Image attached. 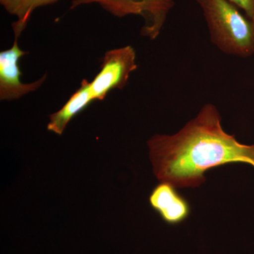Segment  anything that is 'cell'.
I'll list each match as a JSON object with an SVG mask.
<instances>
[{"mask_svg":"<svg viewBox=\"0 0 254 254\" xmlns=\"http://www.w3.org/2000/svg\"><path fill=\"white\" fill-rule=\"evenodd\" d=\"M218 110L211 103L174 135L155 134L148 142L155 176L175 188L198 187L205 172L227 164L254 168V145L240 143L222 128Z\"/></svg>","mask_w":254,"mask_h":254,"instance_id":"obj_1","label":"cell"},{"mask_svg":"<svg viewBox=\"0 0 254 254\" xmlns=\"http://www.w3.org/2000/svg\"><path fill=\"white\" fill-rule=\"evenodd\" d=\"M210 41L222 53L247 58L254 54V22L230 0H196Z\"/></svg>","mask_w":254,"mask_h":254,"instance_id":"obj_2","label":"cell"},{"mask_svg":"<svg viewBox=\"0 0 254 254\" xmlns=\"http://www.w3.org/2000/svg\"><path fill=\"white\" fill-rule=\"evenodd\" d=\"M93 3L116 17L141 16L143 20L141 35L151 41L160 34L169 13L175 6L173 0H72L70 9Z\"/></svg>","mask_w":254,"mask_h":254,"instance_id":"obj_3","label":"cell"},{"mask_svg":"<svg viewBox=\"0 0 254 254\" xmlns=\"http://www.w3.org/2000/svg\"><path fill=\"white\" fill-rule=\"evenodd\" d=\"M100 71L90 82L95 100L102 101L110 91L123 90L130 74L137 68L136 52L127 46L107 51L103 58Z\"/></svg>","mask_w":254,"mask_h":254,"instance_id":"obj_4","label":"cell"},{"mask_svg":"<svg viewBox=\"0 0 254 254\" xmlns=\"http://www.w3.org/2000/svg\"><path fill=\"white\" fill-rule=\"evenodd\" d=\"M18 38H15L14 44L9 49L0 53V100L13 101L41 88L46 81L47 73L30 83L21 81L22 75L18 63L22 57L28 54L18 45Z\"/></svg>","mask_w":254,"mask_h":254,"instance_id":"obj_5","label":"cell"},{"mask_svg":"<svg viewBox=\"0 0 254 254\" xmlns=\"http://www.w3.org/2000/svg\"><path fill=\"white\" fill-rule=\"evenodd\" d=\"M149 202L167 223L176 225L190 215V209L187 200L177 193L175 187L167 182H160L153 189Z\"/></svg>","mask_w":254,"mask_h":254,"instance_id":"obj_6","label":"cell"},{"mask_svg":"<svg viewBox=\"0 0 254 254\" xmlns=\"http://www.w3.org/2000/svg\"><path fill=\"white\" fill-rule=\"evenodd\" d=\"M93 101L95 100L92 95L90 82L83 79L80 88L71 95L63 108L50 115L47 126L48 131L60 136L63 134L69 122Z\"/></svg>","mask_w":254,"mask_h":254,"instance_id":"obj_7","label":"cell"},{"mask_svg":"<svg viewBox=\"0 0 254 254\" xmlns=\"http://www.w3.org/2000/svg\"><path fill=\"white\" fill-rule=\"evenodd\" d=\"M60 0H0V4L6 12L16 16L12 23L14 38H19L27 26L33 11L41 6L58 2Z\"/></svg>","mask_w":254,"mask_h":254,"instance_id":"obj_8","label":"cell"},{"mask_svg":"<svg viewBox=\"0 0 254 254\" xmlns=\"http://www.w3.org/2000/svg\"><path fill=\"white\" fill-rule=\"evenodd\" d=\"M254 22V0H230Z\"/></svg>","mask_w":254,"mask_h":254,"instance_id":"obj_9","label":"cell"}]
</instances>
